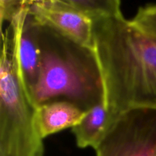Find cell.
Here are the masks:
<instances>
[{"mask_svg":"<svg viewBox=\"0 0 156 156\" xmlns=\"http://www.w3.org/2000/svg\"><path fill=\"white\" fill-rule=\"evenodd\" d=\"M25 5L24 1H15V0H0V20L1 25L4 22L12 21Z\"/></svg>","mask_w":156,"mask_h":156,"instance_id":"obj_11","label":"cell"},{"mask_svg":"<svg viewBox=\"0 0 156 156\" xmlns=\"http://www.w3.org/2000/svg\"><path fill=\"white\" fill-rule=\"evenodd\" d=\"M80 108L66 101L50 102L37 108V126L41 138L73 128L85 114Z\"/></svg>","mask_w":156,"mask_h":156,"instance_id":"obj_7","label":"cell"},{"mask_svg":"<svg viewBox=\"0 0 156 156\" xmlns=\"http://www.w3.org/2000/svg\"><path fill=\"white\" fill-rule=\"evenodd\" d=\"M37 108L24 86L16 52V33L9 23L2 32L0 59V156H44Z\"/></svg>","mask_w":156,"mask_h":156,"instance_id":"obj_3","label":"cell"},{"mask_svg":"<svg viewBox=\"0 0 156 156\" xmlns=\"http://www.w3.org/2000/svg\"><path fill=\"white\" fill-rule=\"evenodd\" d=\"M9 23L15 27L18 68L24 88L30 95L37 84L41 69L37 39L39 23L27 10V1L24 9Z\"/></svg>","mask_w":156,"mask_h":156,"instance_id":"obj_6","label":"cell"},{"mask_svg":"<svg viewBox=\"0 0 156 156\" xmlns=\"http://www.w3.org/2000/svg\"><path fill=\"white\" fill-rule=\"evenodd\" d=\"M37 39L40 76L29 95L37 108L50 102L66 101L86 112L105 102L103 76L94 48L40 23Z\"/></svg>","mask_w":156,"mask_h":156,"instance_id":"obj_2","label":"cell"},{"mask_svg":"<svg viewBox=\"0 0 156 156\" xmlns=\"http://www.w3.org/2000/svg\"><path fill=\"white\" fill-rule=\"evenodd\" d=\"M109 117L105 102L86 111L82 120L72 128L78 147L94 149L108 127Z\"/></svg>","mask_w":156,"mask_h":156,"instance_id":"obj_8","label":"cell"},{"mask_svg":"<svg viewBox=\"0 0 156 156\" xmlns=\"http://www.w3.org/2000/svg\"><path fill=\"white\" fill-rule=\"evenodd\" d=\"M27 3L28 12L40 24L94 48L92 21L69 7L64 0H28Z\"/></svg>","mask_w":156,"mask_h":156,"instance_id":"obj_5","label":"cell"},{"mask_svg":"<svg viewBox=\"0 0 156 156\" xmlns=\"http://www.w3.org/2000/svg\"><path fill=\"white\" fill-rule=\"evenodd\" d=\"M69 7L91 21L123 15L119 0H64Z\"/></svg>","mask_w":156,"mask_h":156,"instance_id":"obj_9","label":"cell"},{"mask_svg":"<svg viewBox=\"0 0 156 156\" xmlns=\"http://www.w3.org/2000/svg\"><path fill=\"white\" fill-rule=\"evenodd\" d=\"M96 156H156V108H133L108 124Z\"/></svg>","mask_w":156,"mask_h":156,"instance_id":"obj_4","label":"cell"},{"mask_svg":"<svg viewBox=\"0 0 156 156\" xmlns=\"http://www.w3.org/2000/svg\"><path fill=\"white\" fill-rule=\"evenodd\" d=\"M92 22L108 124L129 109L156 108V37L142 32L123 15Z\"/></svg>","mask_w":156,"mask_h":156,"instance_id":"obj_1","label":"cell"},{"mask_svg":"<svg viewBox=\"0 0 156 156\" xmlns=\"http://www.w3.org/2000/svg\"><path fill=\"white\" fill-rule=\"evenodd\" d=\"M131 22L142 32L156 37V3L140 8Z\"/></svg>","mask_w":156,"mask_h":156,"instance_id":"obj_10","label":"cell"}]
</instances>
